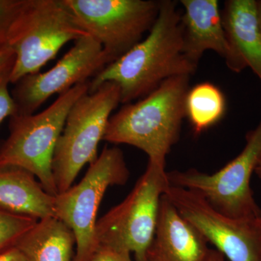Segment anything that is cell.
Returning <instances> with one entry per match:
<instances>
[{"mask_svg":"<svg viewBox=\"0 0 261 261\" xmlns=\"http://www.w3.org/2000/svg\"><path fill=\"white\" fill-rule=\"evenodd\" d=\"M197 68L183 53L177 3L163 0L147 37L99 72L90 82L89 92L106 82H113L121 91V103L128 104L148 95L168 79L191 76Z\"/></svg>","mask_w":261,"mask_h":261,"instance_id":"6da1fadb","label":"cell"},{"mask_svg":"<svg viewBox=\"0 0 261 261\" xmlns=\"http://www.w3.org/2000/svg\"><path fill=\"white\" fill-rule=\"evenodd\" d=\"M190 79L186 75L168 79L138 102L124 105L110 118L103 141L133 146L147 154L149 162L166 166L186 118Z\"/></svg>","mask_w":261,"mask_h":261,"instance_id":"7a4b0ae2","label":"cell"},{"mask_svg":"<svg viewBox=\"0 0 261 261\" xmlns=\"http://www.w3.org/2000/svg\"><path fill=\"white\" fill-rule=\"evenodd\" d=\"M90 81L79 84L42 112L10 118L8 137L0 142V169L18 168L32 173L47 193L58 192L53 172L57 143L75 102L89 93Z\"/></svg>","mask_w":261,"mask_h":261,"instance_id":"3957f363","label":"cell"},{"mask_svg":"<svg viewBox=\"0 0 261 261\" xmlns=\"http://www.w3.org/2000/svg\"><path fill=\"white\" fill-rule=\"evenodd\" d=\"M87 35L63 0H23L8 34L15 57L10 83L40 71L65 44Z\"/></svg>","mask_w":261,"mask_h":261,"instance_id":"277c9868","label":"cell"},{"mask_svg":"<svg viewBox=\"0 0 261 261\" xmlns=\"http://www.w3.org/2000/svg\"><path fill=\"white\" fill-rule=\"evenodd\" d=\"M119 103V87L113 82H106L94 92L84 94L73 105L53 157V172L58 194L69 189L81 170L97 160L98 146Z\"/></svg>","mask_w":261,"mask_h":261,"instance_id":"5b68a950","label":"cell"},{"mask_svg":"<svg viewBox=\"0 0 261 261\" xmlns=\"http://www.w3.org/2000/svg\"><path fill=\"white\" fill-rule=\"evenodd\" d=\"M129 175L121 149L106 145L82 181L56 196L55 216L75 235L73 261L92 260L98 247L96 226L102 198L110 187L126 185Z\"/></svg>","mask_w":261,"mask_h":261,"instance_id":"8992f818","label":"cell"},{"mask_svg":"<svg viewBox=\"0 0 261 261\" xmlns=\"http://www.w3.org/2000/svg\"><path fill=\"white\" fill-rule=\"evenodd\" d=\"M165 168L148 162L126 198L98 220V246L125 250L135 254L136 261H145L155 231L161 197L170 185Z\"/></svg>","mask_w":261,"mask_h":261,"instance_id":"52a82bcc","label":"cell"},{"mask_svg":"<svg viewBox=\"0 0 261 261\" xmlns=\"http://www.w3.org/2000/svg\"><path fill=\"white\" fill-rule=\"evenodd\" d=\"M260 153L261 118L256 128L247 134L243 151L219 171L211 174L195 168L170 171L168 182L200 194L216 210L230 217L261 216L250 187Z\"/></svg>","mask_w":261,"mask_h":261,"instance_id":"ba28073f","label":"cell"},{"mask_svg":"<svg viewBox=\"0 0 261 261\" xmlns=\"http://www.w3.org/2000/svg\"><path fill=\"white\" fill-rule=\"evenodd\" d=\"M84 32L102 45L110 63L143 39L159 15L161 1L63 0Z\"/></svg>","mask_w":261,"mask_h":261,"instance_id":"9c48e42d","label":"cell"},{"mask_svg":"<svg viewBox=\"0 0 261 261\" xmlns=\"http://www.w3.org/2000/svg\"><path fill=\"white\" fill-rule=\"evenodd\" d=\"M165 195L229 261H261V216L232 218L197 192L169 185Z\"/></svg>","mask_w":261,"mask_h":261,"instance_id":"30bf717a","label":"cell"},{"mask_svg":"<svg viewBox=\"0 0 261 261\" xmlns=\"http://www.w3.org/2000/svg\"><path fill=\"white\" fill-rule=\"evenodd\" d=\"M110 64L102 45L91 36L74 45L47 71L25 75L15 84L12 96L18 113L30 115L54 94H61L79 84L88 82Z\"/></svg>","mask_w":261,"mask_h":261,"instance_id":"8fae6325","label":"cell"},{"mask_svg":"<svg viewBox=\"0 0 261 261\" xmlns=\"http://www.w3.org/2000/svg\"><path fill=\"white\" fill-rule=\"evenodd\" d=\"M183 53L194 65H198L206 51L217 53L228 68L240 73L247 68L242 58L231 47L223 23L217 0H181Z\"/></svg>","mask_w":261,"mask_h":261,"instance_id":"7c38bea8","label":"cell"},{"mask_svg":"<svg viewBox=\"0 0 261 261\" xmlns=\"http://www.w3.org/2000/svg\"><path fill=\"white\" fill-rule=\"evenodd\" d=\"M211 250L205 237L178 212L164 194L145 261H206Z\"/></svg>","mask_w":261,"mask_h":261,"instance_id":"4fadbf2b","label":"cell"},{"mask_svg":"<svg viewBox=\"0 0 261 261\" xmlns=\"http://www.w3.org/2000/svg\"><path fill=\"white\" fill-rule=\"evenodd\" d=\"M56 197L32 173L18 168L0 169V207L38 220L55 216Z\"/></svg>","mask_w":261,"mask_h":261,"instance_id":"5bb4252c","label":"cell"},{"mask_svg":"<svg viewBox=\"0 0 261 261\" xmlns=\"http://www.w3.org/2000/svg\"><path fill=\"white\" fill-rule=\"evenodd\" d=\"M221 15L231 47L261 82V33L256 1L228 0L225 2Z\"/></svg>","mask_w":261,"mask_h":261,"instance_id":"9a60e30c","label":"cell"},{"mask_svg":"<svg viewBox=\"0 0 261 261\" xmlns=\"http://www.w3.org/2000/svg\"><path fill=\"white\" fill-rule=\"evenodd\" d=\"M73 231L54 216L39 220L14 246L29 261H73Z\"/></svg>","mask_w":261,"mask_h":261,"instance_id":"2e32d148","label":"cell"},{"mask_svg":"<svg viewBox=\"0 0 261 261\" xmlns=\"http://www.w3.org/2000/svg\"><path fill=\"white\" fill-rule=\"evenodd\" d=\"M226 110L224 94L214 84L204 82L189 89L185 99V114L196 135L219 123Z\"/></svg>","mask_w":261,"mask_h":261,"instance_id":"e0dca14e","label":"cell"},{"mask_svg":"<svg viewBox=\"0 0 261 261\" xmlns=\"http://www.w3.org/2000/svg\"><path fill=\"white\" fill-rule=\"evenodd\" d=\"M38 220L13 214L0 207V252L14 246Z\"/></svg>","mask_w":261,"mask_h":261,"instance_id":"ac0fdd59","label":"cell"},{"mask_svg":"<svg viewBox=\"0 0 261 261\" xmlns=\"http://www.w3.org/2000/svg\"><path fill=\"white\" fill-rule=\"evenodd\" d=\"M13 64L0 70V126L6 118H10L18 113L16 104L8 89V86L11 84L10 73Z\"/></svg>","mask_w":261,"mask_h":261,"instance_id":"d6986e66","label":"cell"},{"mask_svg":"<svg viewBox=\"0 0 261 261\" xmlns=\"http://www.w3.org/2000/svg\"><path fill=\"white\" fill-rule=\"evenodd\" d=\"M23 0H0V49L9 47L8 34Z\"/></svg>","mask_w":261,"mask_h":261,"instance_id":"ffe728a7","label":"cell"},{"mask_svg":"<svg viewBox=\"0 0 261 261\" xmlns=\"http://www.w3.org/2000/svg\"><path fill=\"white\" fill-rule=\"evenodd\" d=\"M90 261H134L132 254L114 247L99 245Z\"/></svg>","mask_w":261,"mask_h":261,"instance_id":"44dd1931","label":"cell"},{"mask_svg":"<svg viewBox=\"0 0 261 261\" xmlns=\"http://www.w3.org/2000/svg\"><path fill=\"white\" fill-rule=\"evenodd\" d=\"M0 261H29L27 257L23 255L15 246L9 247L4 251L0 252Z\"/></svg>","mask_w":261,"mask_h":261,"instance_id":"7402d4cb","label":"cell"},{"mask_svg":"<svg viewBox=\"0 0 261 261\" xmlns=\"http://www.w3.org/2000/svg\"><path fill=\"white\" fill-rule=\"evenodd\" d=\"M14 51L10 47L0 49V70L15 62Z\"/></svg>","mask_w":261,"mask_h":261,"instance_id":"603a6c76","label":"cell"},{"mask_svg":"<svg viewBox=\"0 0 261 261\" xmlns=\"http://www.w3.org/2000/svg\"><path fill=\"white\" fill-rule=\"evenodd\" d=\"M206 261H226V258L221 252L216 249L211 248L210 253Z\"/></svg>","mask_w":261,"mask_h":261,"instance_id":"cb8c5ba5","label":"cell"},{"mask_svg":"<svg viewBox=\"0 0 261 261\" xmlns=\"http://www.w3.org/2000/svg\"><path fill=\"white\" fill-rule=\"evenodd\" d=\"M256 11L257 23L261 33V0L256 1Z\"/></svg>","mask_w":261,"mask_h":261,"instance_id":"d4e9b609","label":"cell"},{"mask_svg":"<svg viewBox=\"0 0 261 261\" xmlns=\"http://www.w3.org/2000/svg\"><path fill=\"white\" fill-rule=\"evenodd\" d=\"M254 173H256L257 176L261 180V153L258 161H257L256 167H255V172Z\"/></svg>","mask_w":261,"mask_h":261,"instance_id":"484cf974","label":"cell"}]
</instances>
